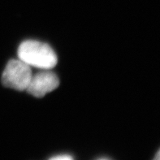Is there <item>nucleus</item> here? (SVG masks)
I'll return each instance as SVG.
<instances>
[{
  "mask_svg": "<svg viewBox=\"0 0 160 160\" xmlns=\"http://www.w3.org/2000/svg\"><path fill=\"white\" fill-rule=\"evenodd\" d=\"M51 160H72V158L68 155H60V156L54 157Z\"/></svg>",
  "mask_w": 160,
  "mask_h": 160,
  "instance_id": "nucleus-4",
  "label": "nucleus"
},
{
  "mask_svg": "<svg viewBox=\"0 0 160 160\" xmlns=\"http://www.w3.org/2000/svg\"><path fill=\"white\" fill-rule=\"evenodd\" d=\"M18 57L29 66L48 70L57 63V56L48 44L38 41L23 42L18 48Z\"/></svg>",
  "mask_w": 160,
  "mask_h": 160,
  "instance_id": "nucleus-1",
  "label": "nucleus"
},
{
  "mask_svg": "<svg viewBox=\"0 0 160 160\" xmlns=\"http://www.w3.org/2000/svg\"><path fill=\"white\" fill-rule=\"evenodd\" d=\"M153 160H160V149L158 150V151L157 152V154H155V156H154V159Z\"/></svg>",
  "mask_w": 160,
  "mask_h": 160,
  "instance_id": "nucleus-5",
  "label": "nucleus"
},
{
  "mask_svg": "<svg viewBox=\"0 0 160 160\" xmlns=\"http://www.w3.org/2000/svg\"><path fill=\"white\" fill-rule=\"evenodd\" d=\"M59 84V78L55 73L50 71V69L43 70L32 76L26 90L32 96L42 98L56 89Z\"/></svg>",
  "mask_w": 160,
  "mask_h": 160,
  "instance_id": "nucleus-3",
  "label": "nucleus"
},
{
  "mask_svg": "<svg viewBox=\"0 0 160 160\" xmlns=\"http://www.w3.org/2000/svg\"><path fill=\"white\" fill-rule=\"evenodd\" d=\"M32 76L29 65L20 59H12L4 69L2 81L7 87L17 90H26Z\"/></svg>",
  "mask_w": 160,
  "mask_h": 160,
  "instance_id": "nucleus-2",
  "label": "nucleus"
}]
</instances>
